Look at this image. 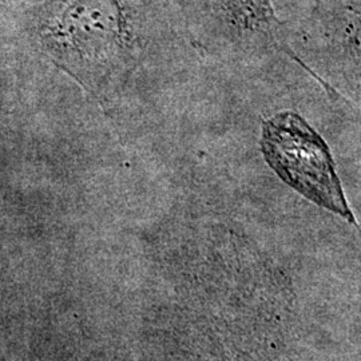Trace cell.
<instances>
[{"label": "cell", "instance_id": "1", "mask_svg": "<svg viewBox=\"0 0 361 361\" xmlns=\"http://www.w3.org/2000/svg\"><path fill=\"white\" fill-rule=\"evenodd\" d=\"M46 34L55 62L102 101L152 97L190 63L141 30L121 0H61Z\"/></svg>", "mask_w": 361, "mask_h": 361}, {"label": "cell", "instance_id": "2", "mask_svg": "<svg viewBox=\"0 0 361 361\" xmlns=\"http://www.w3.org/2000/svg\"><path fill=\"white\" fill-rule=\"evenodd\" d=\"M261 147L271 168L289 186L355 224L329 149L301 116L285 111L265 121Z\"/></svg>", "mask_w": 361, "mask_h": 361}]
</instances>
